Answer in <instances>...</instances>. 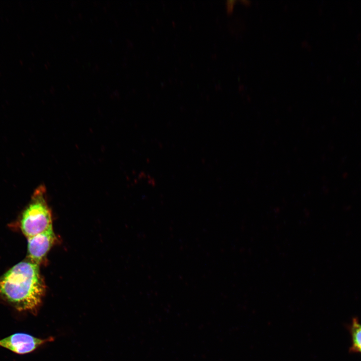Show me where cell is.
Listing matches in <instances>:
<instances>
[{"label":"cell","instance_id":"8992f818","mask_svg":"<svg viewBox=\"0 0 361 361\" xmlns=\"http://www.w3.org/2000/svg\"><path fill=\"white\" fill-rule=\"evenodd\" d=\"M235 1H227V8L228 11L230 12L233 9V5Z\"/></svg>","mask_w":361,"mask_h":361},{"label":"cell","instance_id":"6da1fadb","mask_svg":"<svg viewBox=\"0 0 361 361\" xmlns=\"http://www.w3.org/2000/svg\"><path fill=\"white\" fill-rule=\"evenodd\" d=\"M45 290L40 264L28 259L0 276V298L19 311L36 314Z\"/></svg>","mask_w":361,"mask_h":361},{"label":"cell","instance_id":"5b68a950","mask_svg":"<svg viewBox=\"0 0 361 361\" xmlns=\"http://www.w3.org/2000/svg\"><path fill=\"white\" fill-rule=\"evenodd\" d=\"M351 344L349 351L361 354V322L357 317H353L348 325Z\"/></svg>","mask_w":361,"mask_h":361},{"label":"cell","instance_id":"277c9868","mask_svg":"<svg viewBox=\"0 0 361 361\" xmlns=\"http://www.w3.org/2000/svg\"><path fill=\"white\" fill-rule=\"evenodd\" d=\"M55 240L52 226L42 233L28 238V259L40 264Z\"/></svg>","mask_w":361,"mask_h":361},{"label":"cell","instance_id":"3957f363","mask_svg":"<svg viewBox=\"0 0 361 361\" xmlns=\"http://www.w3.org/2000/svg\"><path fill=\"white\" fill-rule=\"evenodd\" d=\"M53 338L42 339L24 332H17L0 339V347L19 354L34 351L42 344L52 341Z\"/></svg>","mask_w":361,"mask_h":361},{"label":"cell","instance_id":"7a4b0ae2","mask_svg":"<svg viewBox=\"0 0 361 361\" xmlns=\"http://www.w3.org/2000/svg\"><path fill=\"white\" fill-rule=\"evenodd\" d=\"M52 226L51 214L46 202L45 189L40 186L36 190L29 204L22 213L21 229L28 238Z\"/></svg>","mask_w":361,"mask_h":361}]
</instances>
